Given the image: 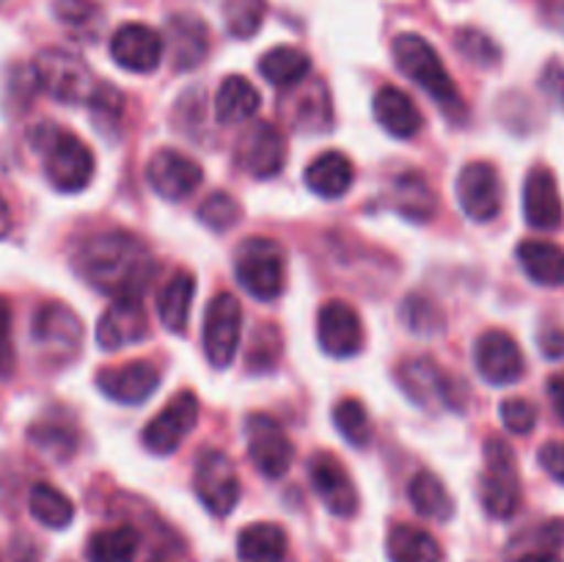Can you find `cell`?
Instances as JSON below:
<instances>
[{"label": "cell", "mask_w": 564, "mask_h": 562, "mask_svg": "<svg viewBox=\"0 0 564 562\" xmlns=\"http://www.w3.org/2000/svg\"><path fill=\"white\" fill-rule=\"evenodd\" d=\"M141 549V534L130 523L97 529L88 538V560L91 562H132Z\"/></svg>", "instance_id": "d6a6232c"}, {"label": "cell", "mask_w": 564, "mask_h": 562, "mask_svg": "<svg viewBox=\"0 0 564 562\" xmlns=\"http://www.w3.org/2000/svg\"><path fill=\"white\" fill-rule=\"evenodd\" d=\"M523 215L532 229L551 231L560 229L564 220V207L560 187L549 169H532L523 185Z\"/></svg>", "instance_id": "7402d4cb"}, {"label": "cell", "mask_w": 564, "mask_h": 562, "mask_svg": "<svg viewBox=\"0 0 564 562\" xmlns=\"http://www.w3.org/2000/svg\"><path fill=\"white\" fill-rule=\"evenodd\" d=\"M457 202L468 220L490 224L501 213V202H505L499 171L482 160L463 165L460 176H457Z\"/></svg>", "instance_id": "4fadbf2b"}, {"label": "cell", "mask_w": 564, "mask_h": 562, "mask_svg": "<svg viewBox=\"0 0 564 562\" xmlns=\"http://www.w3.org/2000/svg\"><path fill=\"white\" fill-rule=\"evenodd\" d=\"M284 248L270 237H248L235 253V275L257 301H275L284 292Z\"/></svg>", "instance_id": "8992f818"}, {"label": "cell", "mask_w": 564, "mask_h": 562, "mask_svg": "<svg viewBox=\"0 0 564 562\" xmlns=\"http://www.w3.org/2000/svg\"><path fill=\"white\" fill-rule=\"evenodd\" d=\"M308 477H312V488L317 490L319 501L328 507L334 516L352 518L358 512V490L356 483L350 479L347 468L341 461L330 452H319L308 463Z\"/></svg>", "instance_id": "2e32d148"}, {"label": "cell", "mask_w": 564, "mask_h": 562, "mask_svg": "<svg viewBox=\"0 0 564 562\" xmlns=\"http://www.w3.org/2000/svg\"><path fill=\"white\" fill-rule=\"evenodd\" d=\"M237 554L246 562H284L286 532L279 523H251L237 538Z\"/></svg>", "instance_id": "1f68e13d"}, {"label": "cell", "mask_w": 564, "mask_h": 562, "mask_svg": "<svg viewBox=\"0 0 564 562\" xmlns=\"http://www.w3.org/2000/svg\"><path fill=\"white\" fill-rule=\"evenodd\" d=\"M402 320L416 334H435V331L444 328V317H441L438 306L422 295L405 298V303H402Z\"/></svg>", "instance_id": "60d3db41"}, {"label": "cell", "mask_w": 564, "mask_h": 562, "mask_svg": "<svg viewBox=\"0 0 564 562\" xmlns=\"http://www.w3.org/2000/svg\"><path fill=\"white\" fill-rule=\"evenodd\" d=\"M479 499L488 516L512 518L521 507V477L516 452L505 439L485 441V472L479 479Z\"/></svg>", "instance_id": "5b68a950"}, {"label": "cell", "mask_w": 564, "mask_h": 562, "mask_svg": "<svg viewBox=\"0 0 564 562\" xmlns=\"http://www.w3.org/2000/svg\"><path fill=\"white\" fill-rule=\"evenodd\" d=\"M474 364L479 375L494 386L518 383L527 372V358L507 331H485L474 347Z\"/></svg>", "instance_id": "9a60e30c"}, {"label": "cell", "mask_w": 564, "mask_h": 562, "mask_svg": "<svg viewBox=\"0 0 564 562\" xmlns=\"http://www.w3.org/2000/svg\"><path fill=\"white\" fill-rule=\"evenodd\" d=\"M334 424L341 439L356 446V450H364L372 441V419H369L364 402L356 400V397H345L341 402H336Z\"/></svg>", "instance_id": "d590c367"}, {"label": "cell", "mask_w": 564, "mask_h": 562, "mask_svg": "<svg viewBox=\"0 0 564 562\" xmlns=\"http://www.w3.org/2000/svg\"><path fill=\"white\" fill-rule=\"evenodd\" d=\"M31 441L39 450L47 452L53 461H69L77 446L75 433L61 428V424H36V428H31Z\"/></svg>", "instance_id": "ab89813d"}, {"label": "cell", "mask_w": 564, "mask_h": 562, "mask_svg": "<svg viewBox=\"0 0 564 562\" xmlns=\"http://www.w3.org/2000/svg\"><path fill=\"white\" fill-rule=\"evenodd\" d=\"M242 334V306L231 292H218L204 314V353L209 364L226 369L237 356Z\"/></svg>", "instance_id": "30bf717a"}, {"label": "cell", "mask_w": 564, "mask_h": 562, "mask_svg": "<svg viewBox=\"0 0 564 562\" xmlns=\"http://www.w3.org/2000/svg\"><path fill=\"white\" fill-rule=\"evenodd\" d=\"M408 496H411L419 516L433 518V521H441V523L449 521V518L455 516V501H452V494L433 472H424L422 468V472L413 474L411 485H408Z\"/></svg>", "instance_id": "836d02e7"}, {"label": "cell", "mask_w": 564, "mask_h": 562, "mask_svg": "<svg viewBox=\"0 0 564 562\" xmlns=\"http://www.w3.org/2000/svg\"><path fill=\"white\" fill-rule=\"evenodd\" d=\"M240 165L257 180H273L286 165V143L279 127L259 121L248 130L240 147Z\"/></svg>", "instance_id": "44dd1931"}, {"label": "cell", "mask_w": 564, "mask_h": 562, "mask_svg": "<svg viewBox=\"0 0 564 562\" xmlns=\"http://www.w3.org/2000/svg\"><path fill=\"white\" fill-rule=\"evenodd\" d=\"M268 0H224L226 31L235 39H251L262 28Z\"/></svg>", "instance_id": "74e56055"}, {"label": "cell", "mask_w": 564, "mask_h": 562, "mask_svg": "<svg viewBox=\"0 0 564 562\" xmlns=\"http://www.w3.org/2000/svg\"><path fill=\"white\" fill-rule=\"evenodd\" d=\"M457 50H460L471 64L479 66H494L499 64L501 58V50L496 47L494 39L485 36L482 31H474V28H463V31L457 33Z\"/></svg>", "instance_id": "b9f144b4"}, {"label": "cell", "mask_w": 564, "mask_h": 562, "mask_svg": "<svg viewBox=\"0 0 564 562\" xmlns=\"http://www.w3.org/2000/svg\"><path fill=\"white\" fill-rule=\"evenodd\" d=\"M543 353L549 358H560L564 356V334L562 331H551V334H543Z\"/></svg>", "instance_id": "681fc988"}, {"label": "cell", "mask_w": 564, "mask_h": 562, "mask_svg": "<svg viewBox=\"0 0 564 562\" xmlns=\"http://www.w3.org/2000/svg\"><path fill=\"white\" fill-rule=\"evenodd\" d=\"M549 397H551V406H554L556 417L564 422V372L554 375V378L549 380Z\"/></svg>", "instance_id": "c3c4849f"}, {"label": "cell", "mask_w": 564, "mask_h": 562, "mask_svg": "<svg viewBox=\"0 0 564 562\" xmlns=\"http://www.w3.org/2000/svg\"><path fill=\"white\" fill-rule=\"evenodd\" d=\"M163 36L143 22H127L110 39V58L127 72L147 75L163 61Z\"/></svg>", "instance_id": "d6986e66"}, {"label": "cell", "mask_w": 564, "mask_h": 562, "mask_svg": "<svg viewBox=\"0 0 564 562\" xmlns=\"http://www.w3.org/2000/svg\"><path fill=\"white\" fill-rule=\"evenodd\" d=\"M518 262L523 273L540 287L564 284V251L554 242L545 240H523L518 246Z\"/></svg>", "instance_id": "f546056e"}, {"label": "cell", "mask_w": 564, "mask_h": 562, "mask_svg": "<svg viewBox=\"0 0 564 562\" xmlns=\"http://www.w3.org/2000/svg\"><path fill=\"white\" fill-rule=\"evenodd\" d=\"M9 231H11V209H9V204H6L3 193H0V240H3Z\"/></svg>", "instance_id": "f907efd6"}, {"label": "cell", "mask_w": 564, "mask_h": 562, "mask_svg": "<svg viewBox=\"0 0 564 562\" xmlns=\"http://www.w3.org/2000/svg\"><path fill=\"white\" fill-rule=\"evenodd\" d=\"M169 44L174 69L187 72L202 64L209 53L207 22L196 14H174L169 20Z\"/></svg>", "instance_id": "cb8c5ba5"}, {"label": "cell", "mask_w": 564, "mask_h": 562, "mask_svg": "<svg viewBox=\"0 0 564 562\" xmlns=\"http://www.w3.org/2000/svg\"><path fill=\"white\" fill-rule=\"evenodd\" d=\"M193 295H196V279H193L187 270H176V273L165 281L163 290L158 292L160 323H163L171 334H185Z\"/></svg>", "instance_id": "f1b7e54d"}, {"label": "cell", "mask_w": 564, "mask_h": 562, "mask_svg": "<svg viewBox=\"0 0 564 562\" xmlns=\"http://www.w3.org/2000/svg\"><path fill=\"white\" fill-rule=\"evenodd\" d=\"M297 97H301V102H306V108L303 105H286L284 102V110L286 116H290V121L295 125V130H308V127L314 125V130H328L330 125V105H328V91H325L323 86H312V88H303V91H297Z\"/></svg>", "instance_id": "8d00e7d4"}, {"label": "cell", "mask_w": 564, "mask_h": 562, "mask_svg": "<svg viewBox=\"0 0 564 562\" xmlns=\"http://www.w3.org/2000/svg\"><path fill=\"white\" fill-rule=\"evenodd\" d=\"M386 551L391 562H444L438 540L413 523H394L386 538Z\"/></svg>", "instance_id": "83f0119b"}, {"label": "cell", "mask_w": 564, "mask_h": 562, "mask_svg": "<svg viewBox=\"0 0 564 562\" xmlns=\"http://www.w3.org/2000/svg\"><path fill=\"white\" fill-rule=\"evenodd\" d=\"M540 466L564 485V441H549V444L540 450Z\"/></svg>", "instance_id": "7dc6e473"}, {"label": "cell", "mask_w": 564, "mask_h": 562, "mask_svg": "<svg viewBox=\"0 0 564 562\" xmlns=\"http://www.w3.org/2000/svg\"><path fill=\"white\" fill-rule=\"evenodd\" d=\"M77 275L110 298H141L158 275V259L132 231L110 229L86 237L72 257Z\"/></svg>", "instance_id": "6da1fadb"}, {"label": "cell", "mask_w": 564, "mask_h": 562, "mask_svg": "<svg viewBox=\"0 0 564 562\" xmlns=\"http://www.w3.org/2000/svg\"><path fill=\"white\" fill-rule=\"evenodd\" d=\"M160 369L152 361H127L121 367H102L97 372V386L105 397L124 406H138V402L149 400L160 386Z\"/></svg>", "instance_id": "ffe728a7"}, {"label": "cell", "mask_w": 564, "mask_h": 562, "mask_svg": "<svg viewBox=\"0 0 564 562\" xmlns=\"http://www.w3.org/2000/svg\"><path fill=\"white\" fill-rule=\"evenodd\" d=\"M53 14L69 28H86L97 20L99 9L94 0H53Z\"/></svg>", "instance_id": "ee69618b"}, {"label": "cell", "mask_w": 564, "mask_h": 562, "mask_svg": "<svg viewBox=\"0 0 564 562\" xmlns=\"http://www.w3.org/2000/svg\"><path fill=\"white\" fill-rule=\"evenodd\" d=\"M389 204L402 218L416 220V224L430 220L435 215V209H438V198L430 191L427 180L422 174H416V171H405V174H400L391 182Z\"/></svg>", "instance_id": "484cf974"}, {"label": "cell", "mask_w": 564, "mask_h": 562, "mask_svg": "<svg viewBox=\"0 0 564 562\" xmlns=\"http://www.w3.org/2000/svg\"><path fill=\"white\" fill-rule=\"evenodd\" d=\"M196 496L213 516H229L240 501V474L224 450H204L193 474Z\"/></svg>", "instance_id": "ba28073f"}, {"label": "cell", "mask_w": 564, "mask_h": 562, "mask_svg": "<svg viewBox=\"0 0 564 562\" xmlns=\"http://www.w3.org/2000/svg\"><path fill=\"white\" fill-rule=\"evenodd\" d=\"M33 86L42 88L53 99L69 105H91V108L116 110L119 108V94L116 88L105 86L94 77L86 61L69 50L47 47L33 58L31 64Z\"/></svg>", "instance_id": "7a4b0ae2"}, {"label": "cell", "mask_w": 564, "mask_h": 562, "mask_svg": "<svg viewBox=\"0 0 564 562\" xmlns=\"http://www.w3.org/2000/svg\"><path fill=\"white\" fill-rule=\"evenodd\" d=\"M397 383L405 391L408 400L427 408V411H441V408L460 411L463 400H466V386L446 375L444 367L427 356L402 361L397 369Z\"/></svg>", "instance_id": "52a82bcc"}, {"label": "cell", "mask_w": 564, "mask_h": 562, "mask_svg": "<svg viewBox=\"0 0 564 562\" xmlns=\"http://www.w3.org/2000/svg\"><path fill=\"white\" fill-rule=\"evenodd\" d=\"M518 562H562L554 551H534V554H523Z\"/></svg>", "instance_id": "816d5d0a"}, {"label": "cell", "mask_w": 564, "mask_h": 562, "mask_svg": "<svg viewBox=\"0 0 564 562\" xmlns=\"http://www.w3.org/2000/svg\"><path fill=\"white\" fill-rule=\"evenodd\" d=\"M149 336V314L141 298H113L97 323V342L102 350H121Z\"/></svg>", "instance_id": "e0dca14e"}, {"label": "cell", "mask_w": 564, "mask_h": 562, "mask_svg": "<svg viewBox=\"0 0 564 562\" xmlns=\"http://www.w3.org/2000/svg\"><path fill=\"white\" fill-rule=\"evenodd\" d=\"M499 413H501V422H505V428L516 435L532 433L534 424H538V406L529 400H523V397H510V400L501 402Z\"/></svg>", "instance_id": "7bdbcfd3"}, {"label": "cell", "mask_w": 564, "mask_h": 562, "mask_svg": "<svg viewBox=\"0 0 564 562\" xmlns=\"http://www.w3.org/2000/svg\"><path fill=\"white\" fill-rule=\"evenodd\" d=\"M259 72H262L264 80L273 83V86L295 88L301 86L308 77V72H312V58H308V53H303V50L284 44V47H273L270 53H264L262 58H259Z\"/></svg>", "instance_id": "4dcf8cb0"}, {"label": "cell", "mask_w": 564, "mask_h": 562, "mask_svg": "<svg viewBox=\"0 0 564 562\" xmlns=\"http://www.w3.org/2000/svg\"><path fill=\"white\" fill-rule=\"evenodd\" d=\"M306 187L323 198H339L350 191L352 180H356V169H352L350 158L341 152H325L314 158L306 169Z\"/></svg>", "instance_id": "d4e9b609"}, {"label": "cell", "mask_w": 564, "mask_h": 562, "mask_svg": "<svg viewBox=\"0 0 564 562\" xmlns=\"http://www.w3.org/2000/svg\"><path fill=\"white\" fill-rule=\"evenodd\" d=\"M246 444L251 463L268 479L284 477L290 472L292 461H295V444L284 433V428L268 413H251L248 417Z\"/></svg>", "instance_id": "9c48e42d"}, {"label": "cell", "mask_w": 564, "mask_h": 562, "mask_svg": "<svg viewBox=\"0 0 564 562\" xmlns=\"http://www.w3.org/2000/svg\"><path fill=\"white\" fill-rule=\"evenodd\" d=\"M147 182L165 202H182L204 182L202 165L176 149H160L147 165Z\"/></svg>", "instance_id": "5bb4252c"}, {"label": "cell", "mask_w": 564, "mask_h": 562, "mask_svg": "<svg viewBox=\"0 0 564 562\" xmlns=\"http://www.w3.org/2000/svg\"><path fill=\"white\" fill-rule=\"evenodd\" d=\"M391 50H394V61L402 75L419 83L452 121L468 119V105L463 99L460 88L455 86L444 61H441V55L435 53V47L427 39L419 36V33H400L394 44H391Z\"/></svg>", "instance_id": "277c9868"}, {"label": "cell", "mask_w": 564, "mask_h": 562, "mask_svg": "<svg viewBox=\"0 0 564 562\" xmlns=\"http://www.w3.org/2000/svg\"><path fill=\"white\" fill-rule=\"evenodd\" d=\"M372 110L378 125L389 136L402 138V141L416 138L424 127L422 110H419V105L400 86H380L372 99Z\"/></svg>", "instance_id": "603a6c76"}, {"label": "cell", "mask_w": 564, "mask_h": 562, "mask_svg": "<svg viewBox=\"0 0 564 562\" xmlns=\"http://www.w3.org/2000/svg\"><path fill=\"white\" fill-rule=\"evenodd\" d=\"M198 422V397L193 391H180L152 422L143 428L141 441L152 455H171L180 450Z\"/></svg>", "instance_id": "7c38bea8"}, {"label": "cell", "mask_w": 564, "mask_h": 562, "mask_svg": "<svg viewBox=\"0 0 564 562\" xmlns=\"http://www.w3.org/2000/svg\"><path fill=\"white\" fill-rule=\"evenodd\" d=\"M198 220L213 231H229L240 220V204L229 193L218 191L204 198L202 207H198Z\"/></svg>", "instance_id": "f35d334b"}, {"label": "cell", "mask_w": 564, "mask_h": 562, "mask_svg": "<svg viewBox=\"0 0 564 562\" xmlns=\"http://www.w3.org/2000/svg\"><path fill=\"white\" fill-rule=\"evenodd\" d=\"M317 339L328 356L350 358L364 347V323L345 301L323 303L317 314Z\"/></svg>", "instance_id": "ac0fdd59"}, {"label": "cell", "mask_w": 564, "mask_h": 562, "mask_svg": "<svg viewBox=\"0 0 564 562\" xmlns=\"http://www.w3.org/2000/svg\"><path fill=\"white\" fill-rule=\"evenodd\" d=\"M17 350L14 331H11V306L6 298H0V378H9L14 372Z\"/></svg>", "instance_id": "f6af8a7d"}, {"label": "cell", "mask_w": 564, "mask_h": 562, "mask_svg": "<svg viewBox=\"0 0 564 562\" xmlns=\"http://www.w3.org/2000/svg\"><path fill=\"white\" fill-rule=\"evenodd\" d=\"M540 88L564 110V66L560 61H551L545 66L543 75H540Z\"/></svg>", "instance_id": "bcb514c9"}, {"label": "cell", "mask_w": 564, "mask_h": 562, "mask_svg": "<svg viewBox=\"0 0 564 562\" xmlns=\"http://www.w3.org/2000/svg\"><path fill=\"white\" fill-rule=\"evenodd\" d=\"M28 507H31V516L47 529H66L75 518V505L69 501V496L61 494L50 483L33 485L31 496H28Z\"/></svg>", "instance_id": "e575fe53"}, {"label": "cell", "mask_w": 564, "mask_h": 562, "mask_svg": "<svg viewBox=\"0 0 564 562\" xmlns=\"http://www.w3.org/2000/svg\"><path fill=\"white\" fill-rule=\"evenodd\" d=\"M33 342L55 364H66L80 353L83 325L77 314L64 303H44L33 317Z\"/></svg>", "instance_id": "8fae6325"}, {"label": "cell", "mask_w": 564, "mask_h": 562, "mask_svg": "<svg viewBox=\"0 0 564 562\" xmlns=\"http://www.w3.org/2000/svg\"><path fill=\"white\" fill-rule=\"evenodd\" d=\"M31 147L33 152L42 158L44 176L50 185L61 193H77L91 182L94 169V152L77 138L72 130L44 121L31 130Z\"/></svg>", "instance_id": "3957f363"}, {"label": "cell", "mask_w": 564, "mask_h": 562, "mask_svg": "<svg viewBox=\"0 0 564 562\" xmlns=\"http://www.w3.org/2000/svg\"><path fill=\"white\" fill-rule=\"evenodd\" d=\"M259 105H262V97L253 83L242 75H229L215 94V119L226 127L242 125L257 116Z\"/></svg>", "instance_id": "4316f807"}]
</instances>
